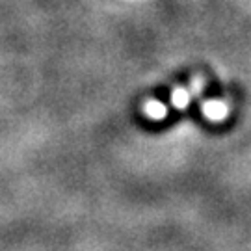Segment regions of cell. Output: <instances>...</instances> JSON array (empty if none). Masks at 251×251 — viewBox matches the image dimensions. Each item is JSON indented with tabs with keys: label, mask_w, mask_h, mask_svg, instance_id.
<instances>
[{
	"label": "cell",
	"mask_w": 251,
	"mask_h": 251,
	"mask_svg": "<svg viewBox=\"0 0 251 251\" xmlns=\"http://www.w3.org/2000/svg\"><path fill=\"white\" fill-rule=\"evenodd\" d=\"M205 114L212 119H220V117L225 116V106L218 100H210L205 104Z\"/></svg>",
	"instance_id": "cell-1"
},
{
	"label": "cell",
	"mask_w": 251,
	"mask_h": 251,
	"mask_svg": "<svg viewBox=\"0 0 251 251\" xmlns=\"http://www.w3.org/2000/svg\"><path fill=\"white\" fill-rule=\"evenodd\" d=\"M145 112H147L151 117H154V119H160V117L166 116V108H164V104L156 102V100L149 102V104L145 106Z\"/></svg>",
	"instance_id": "cell-2"
},
{
	"label": "cell",
	"mask_w": 251,
	"mask_h": 251,
	"mask_svg": "<svg viewBox=\"0 0 251 251\" xmlns=\"http://www.w3.org/2000/svg\"><path fill=\"white\" fill-rule=\"evenodd\" d=\"M173 104L179 108H184L186 104H188V93L182 90L175 91V93H173Z\"/></svg>",
	"instance_id": "cell-3"
}]
</instances>
